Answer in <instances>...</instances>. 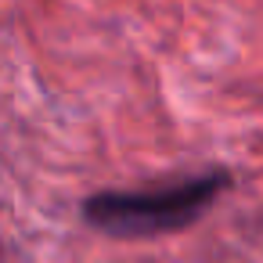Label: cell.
Masks as SVG:
<instances>
[{
	"instance_id": "obj_1",
	"label": "cell",
	"mask_w": 263,
	"mask_h": 263,
	"mask_svg": "<svg viewBox=\"0 0 263 263\" xmlns=\"http://www.w3.org/2000/svg\"><path fill=\"white\" fill-rule=\"evenodd\" d=\"M234 187L227 170H198L152 187H108L80 202V216L98 234L116 241H152L198 223L220 195Z\"/></svg>"
}]
</instances>
